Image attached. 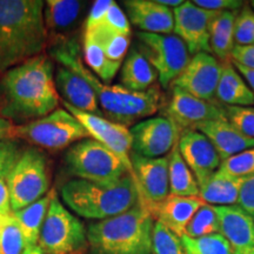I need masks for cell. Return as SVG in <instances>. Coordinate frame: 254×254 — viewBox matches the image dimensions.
Returning <instances> with one entry per match:
<instances>
[{
	"mask_svg": "<svg viewBox=\"0 0 254 254\" xmlns=\"http://www.w3.org/2000/svg\"><path fill=\"white\" fill-rule=\"evenodd\" d=\"M52 60L41 55L8 69L0 79V117L24 125L58 109Z\"/></svg>",
	"mask_w": 254,
	"mask_h": 254,
	"instance_id": "obj_1",
	"label": "cell"
},
{
	"mask_svg": "<svg viewBox=\"0 0 254 254\" xmlns=\"http://www.w3.org/2000/svg\"><path fill=\"white\" fill-rule=\"evenodd\" d=\"M51 55L60 66L77 73L90 85L97 95L103 116L111 122L126 127L131 126L160 109L161 92L157 86L144 92H134L122 85L101 82L84 64L80 49L74 39L57 40L53 43Z\"/></svg>",
	"mask_w": 254,
	"mask_h": 254,
	"instance_id": "obj_2",
	"label": "cell"
},
{
	"mask_svg": "<svg viewBox=\"0 0 254 254\" xmlns=\"http://www.w3.org/2000/svg\"><path fill=\"white\" fill-rule=\"evenodd\" d=\"M44 7L43 0H0V74L43 55Z\"/></svg>",
	"mask_w": 254,
	"mask_h": 254,
	"instance_id": "obj_3",
	"label": "cell"
},
{
	"mask_svg": "<svg viewBox=\"0 0 254 254\" xmlns=\"http://www.w3.org/2000/svg\"><path fill=\"white\" fill-rule=\"evenodd\" d=\"M154 219L140 202L87 227L88 254H153Z\"/></svg>",
	"mask_w": 254,
	"mask_h": 254,
	"instance_id": "obj_4",
	"label": "cell"
},
{
	"mask_svg": "<svg viewBox=\"0 0 254 254\" xmlns=\"http://www.w3.org/2000/svg\"><path fill=\"white\" fill-rule=\"evenodd\" d=\"M60 196L74 213L97 221L122 214L140 202L134 178L129 173L110 184L72 179L64 184Z\"/></svg>",
	"mask_w": 254,
	"mask_h": 254,
	"instance_id": "obj_5",
	"label": "cell"
},
{
	"mask_svg": "<svg viewBox=\"0 0 254 254\" xmlns=\"http://www.w3.org/2000/svg\"><path fill=\"white\" fill-rule=\"evenodd\" d=\"M38 245L45 254H88L85 225L63 205L56 192L51 200Z\"/></svg>",
	"mask_w": 254,
	"mask_h": 254,
	"instance_id": "obj_6",
	"label": "cell"
},
{
	"mask_svg": "<svg viewBox=\"0 0 254 254\" xmlns=\"http://www.w3.org/2000/svg\"><path fill=\"white\" fill-rule=\"evenodd\" d=\"M87 136L84 126L66 109H57L43 118L24 125H14L11 133V139H23L52 152L64 150Z\"/></svg>",
	"mask_w": 254,
	"mask_h": 254,
	"instance_id": "obj_7",
	"label": "cell"
},
{
	"mask_svg": "<svg viewBox=\"0 0 254 254\" xmlns=\"http://www.w3.org/2000/svg\"><path fill=\"white\" fill-rule=\"evenodd\" d=\"M65 163L74 179L93 183H116L129 173L118 155L92 138L73 144L66 152Z\"/></svg>",
	"mask_w": 254,
	"mask_h": 254,
	"instance_id": "obj_8",
	"label": "cell"
},
{
	"mask_svg": "<svg viewBox=\"0 0 254 254\" xmlns=\"http://www.w3.org/2000/svg\"><path fill=\"white\" fill-rule=\"evenodd\" d=\"M51 170L49 159L32 147L21 152L8 180L11 211L15 212L49 194Z\"/></svg>",
	"mask_w": 254,
	"mask_h": 254,
	"instance_id": "obj_9",
	"label": "cell"
},
{
	"mask_svg": "<svg viewBox=\"0 0 254 254\" xmlns=\"http://www.w3.org/2000/svg\"><path fill=\"white\" fill-rule=\"evenodd\" d=\"M138 49L158 73L159 82L168 87L189 65L190 53L176 34H153L138 32Z\"/></svg>",
	"mask_w": 254,
	"mask_h": 254,
	"instance_id": "obj_10",
	"label": "cell"
},
{
	"mask_svg": "<svg viewBox=\"0 0 254 254\" xmlns=\"http://www.w3.org/2000/svg\"><path fill=\"white\" fill-rule=\"evenodd\" d=\"M132 152L145 158L166 157L178 145L180 128L167 117H153L136 123L129 129Z\"/></svg>",
	"mask_w": 254,
	"mask_h": 254,
	"instance_id": "obj_11",
	"label": "cell"
},
{
	"mask_svg": "<svg viewBox=\"0 0 254 254\" xmlns=\"http://www.w3.org/2000/svg\"><path fill=\"white\" fill-rule=\"evenodd\" d=\"M131 163L140 204L150 212L170 195L168 157L145 158L132 152Z\"/></svg>",
	"mask_w": 254,
	"mask_h": 254,
	"instance_id": "obj_12",
	"label": "cell"
},
{
	"mask_svg": "<svg viewBox=\"0 0 254 254\" xmlns=\"http://www.w3.org/2000/svg\"><path fill=\"white\" fill-rule=\"evenodd\" d=\"M64 106L84 126V128L88 133V136H92L93 140L100 142L105 147L112 151L114 154L118 155L127 167L128 172L133 174L131 163L132 135L126 126L111 122L105 117L82 112V111L68 106L66 104H64Z\"/></svg>",
	"mask_w": 254,
	"mask_h": 254,
	"instance_id": "obj_13",
	"label": "cell"
},
{
	"mask_svg": "<svg viewBox=\"0 0 254 254\" xmlns=\"http://www.w3.org/2000/svg\"><path fill=\"white\" fill-rule=\"evenodd\" d=\"M222 63L209 53H198L172 82V87L206 101H214L220 80Z\"/></svg>",
	"mask_w": 254,
	"mask_h": 254,
	"instance_id": "obj_14",
	"label": "cell"
},
{
	"mask_svg": "<svg viewBox=\"0 0 254 254\" xmlns=\"http://www.w3.org/2000/svg\"><path fill=\"white\" fill-rule=\"evenodd\" d=\"M215 12L206 11L193 4V1H184L179 7L173 9L174 31L179 37L190 56L198 53H209V26Z\"/></svg>",
	"mask_w": 254,
	"mask_h": 254,
	"instance_id": "obj_15",
	"label": "cell"
},
{
	"mask_svg": "<svg viewBox=\"0 0 254 254\" xmlns=\"http://www.w3.org/2000/svg\"><path fill=\"white\" fill-rule=\"evenodd\" d=\"M172 97L165 112L180 129H195L200 124L211 120L226 119L224 106L214 101H206L193 97L179 88L172 87Z\"/></svg>",
	"mask_w": 254,
	"mask_h": 254,
	"instance_id": "obj_16",
	"label": "cell"
},
{
	"mask_svg": "<svg viewBox=\"0 0 254 254\" xmlns=\"http://www.w3.org/2000/svg\"><path fill=\"white\" fill-rule=\"evenodd\" d=\"M180 154L195 177L199 187L218 172L221 158L207 136L196 129L185 131L178 141Z\"/></svg>",
	"mask_w": 254,
	"mask_h": 254,
	"instance_id": "obj_17",
	"label": "cell"
},
{
	"mask_svg": "<svg viewBox=\"0 0 254 254\" xmlns=\"http://www.w3.org/2000/svg\"><path fill=\"white\" fill-rule=\"evenodd\" d=\"M123 4L129 23L140 32L153 34L173 33V9L159 4L158 0H126Z\"/></svg>",
	"mask_w": 254,
	"mask_h": 254,
	"instance_id": "obj_18",
	"label": "cell"
},
{
	"mask_svg": "<svg viewBox=\"0 0 254 254\" xmlns=\"http://www.w3.org/2000/svg\"><path fill=\"white\" fill-rule=\"evenodd\" d=\"M55 80L57 91L59 97L63 98L64 104L82 112L104 117L94 91L80 75L59 65Z\"/></svg>",
	"mask_w": 254,
	"mask_h": 254,
	"instance_id": "obj_19",
	"label": "cell"
},
{
	"mask_svg": "<svg viewBox=\"0 0 254 254\" xmlns=\"http://www.w3.org/2000/svg\"><path fill=\"white\" fill-rule=\"evenodd\" d=\"M219 218V233L234 250L254 247V217L240 206H215Z\"/></svg>",
	"mask_w": 254,
	"mask_h": 254,
	"instance_id": "obj_20",
	"label": "cell"
},
{
	"mask_svg": "<svg viewBox=\"0 0 254 254\" xmlns=\"http://www.w3.org/2000/svg\"><path fill=\"white\" fill-rule=\"evenodd\" d=\"M204 202L199 196L168 195L166 199L150 209V213L157 222L163 224L179 238L185 234V228L198 208Z\"/></svg>",
	"mask_w": 254,
	"mask_h": 254,
	"instance_id": "obj_21",
	"label": "cell"
},
{
	"mask_svg": "<svg viewBox=\"0 0 254 254\" xmlns=\"http://www.w3.org/2000/svg\"><path fill=\"white\" fill-rule=\"evenodd\" d=\"M195 129L201 132L211 140L214 147L217 148L222 161L254 147L253 139L247 138L246 135L238 131L227 119L202 123L196 126Z\"/></svg>",
	"mask_w": 254,
	"mask_h": 254,
	"instance_id": "obj_22",
	"label": "cell"
},
{
	"mask_svg": "<svg viewBox=\"0 0 254 254\" xmlns=\"http://www.w3.org/2000/svg\"><path fill=\"white\" fill-rule=\"evenodd\" d=\"M215 98L225 106H254V92L232 62L222 63Z\"/></svg>",
	"mask_w": 254,
	"mask_h": 254,
	"instance_id": "obj_23",
	"label": "cell"
},
{
	"mask_svg": "<svg viewBox=\"0 0 254 254\" xmlns=\"http://www.w3.org/2000/svg\"><path fill=\"white\" fill-rule=\"evenodd\" d=\"M157 80V71L140 51L136 47L128 51L122 67L120 85L127 90L144 92L153 87Z\"/></svg>",
	"mask_w": 254,
	"mask_h": 254,
	"instance_id": "obj_24",
	"label": "cell"
},
{
	"mask_svg": "<svg viewBox=\"0 0 254 254\" xmlns=\"http://www.w3.org/2000/svg\"><path fill=\"white\" fill-rule=\"evenodd\" d=\"M245 179L217 172L199 187V198L212 206H231L238 204L241 186Z\"/></svg>",
	"mask_w": 254,
	"mask_h": 254,
	"instance_id": "obj_25",
	"label": "cell"
},
{
	"mask_svg": "<svg viewBox=\"0 0 254 254\" xmlns=\"http://www.w3.org/2000/svg\"><path fill=\"white\" fill-rule=\"evenodd\" d=\"M85 2L78 0H47L44 7V21L47 32L63 34L75 26Z\"/></svg>",
	"mask_w": 254,
	"mask_h": 254,
	"instance_id": "obj_26",
	"label": "cell"
},
{
	"mask_svg": "<svg viewBox=\"0 0 254 254\" xmlns=\"http://www.w3.org/2000/svg\"><path fill=\"white\" fill-rule=\"evenodd\" d=\"M238 12H215L209 26L211 52L222 63L231 62L234 43V23Z\"/></svg>",
	"mask_w": 254,
	"mask_h": 254,
	"instance_id": "obj_27",
	"label": "cell"
},
{
	"mask_svg": "<svg viewBox=\"0 0 254 254\" xmlns=\"http://www.w3.org/2000/svg\"><path fill=\"white\" fill-rule=\"evenodd\" d=\"M53 194H55V190H51L49 194L33 204L19 209V211L12 212L17 219L21 232H23L25 246L37 245L39 241L41 228L45 221Z\"/></svg>",
	"mask_w": 254,
	"mask_h": 254,
	"instance_id": "obj_28",
	"label": "cell"
},
{
	"mask_svg": "<svg viewBox=\"0 0 254 254\" xmlns=\"http://www.w3.org/2000/svg\"><path fill=\"white\" fill-rule=\"evenodd\" d=\"M168 178L171 195L199 196L198 182L180 154L178 145L168 155Z\"/></svg>",
	"mask_w": 254,
	"mask_h": 254,
	"instance_id": "obj_29",
	"label": "cell"
},
{
	"mask_svg": "<svg viewBox=\"0 0 254 254\" xmlns=\"http://www.w3.org/2000/svg\"><path fill=\"white\" fill-rule=\"evenodd\" d=\"M82 51H84L82 53H84L85 64L87 67L93 72L95 77L103 80L104 84L110 85V82L122 67V64L111 62L105 56L99 44L86 32H84V36H82Z\"/></svg>",
	"mask_w": 254,
	"mask_h": 254,
	"instance_id": "obj_30",
	"label": "cell"
},
{
	"mask_svg": "<svg viewBox=\"0 0 254 254\" xmlns=\"http://www.w3.org/2000/svg\"><path fill=\"white\" fill-rule=\"evenodd\" d=\"M20 154L21 150L14 139H7L0 142V214H8L12 212L8 180L12 168Z\"/></svg>",
	"mask_w": 254,
	"mask_h": 254,
	"instance_id": "obj_31",
	"label": "cell"
},
{
	"mask_svg": "<svg viewBox=\"0 0 254 254\" xmlns=\"http://www.w3.org/2000/svg\"><path fill=\"white\" fill-rule=\"evenodd\" d=\"M90 33L95 41L103 49L105 56L111 62L122 64L125 60L129 49V36L117 33L111 30H107L104 26H98L91 31H84Z\"/></svg>",
	"mask_w": 254,
	"mask_h": 254,
	"instance_id": "obj_32",
	"label": "cell"
},
{
	"mask_svg": "<svg viewBox=\"0 0 254 254\" xmlns=\"http://www.w3.org/2000/svg\"><path fill=\"white\" fill-rule=\"evenodd\" d=\"M186 254H233L234 249L220 233L201 238H180Z\"/></svg>",
	"mask_w": 254,
	"mask_h": 254,
	"instance_id": "obj_33",
	"label": "cell"
},
{
	"mask_svg": "<svg viewBox=\"0 0 254 254\" xmlns=\"http://www.w3.org/2000/svg\"><path fill=\"white\" fill-rule=\"evenodd\" d=\"M24 249L23 232L13 213L0 214V254H21Z\"/></svg>",
	"mask_w": 254,
	"mask_h": 254,
	"instance_id": "obj_34",
	"label": "cell"
},
{
	"mask_svg": "<svg viewBox=\"0 0 254 254\" xmlns=\"http://www.w3.org/2000/svg\"><path fill=\"white\" fill-rule=\"evenodd\" d=\"M215 233H219V218L215 206L204 202L187 224L184 236L201 238Z\"/></svg>",
	"mask_w": 254,
	"mask_h": 254,
	"instance_id": "obj_35",
	"label": "cell"
},
{
	"mask_svg": "<svg viewBox=\"0 0 254 254\" xmlns=\"http://www.w3.org/2000/svg\"><path fill=\"white\" fill-rule=\"evenodd\" d=\"M218 172L230 177L247 179L254 176V147L221 161Z\"/></svg>",
	"mask_w": 254,
	"mask_h": 254,
	"instance_id": "obj_36",
	"label": "cell"
},
{
	"mask_svg": "<svg viewBox=\"0 0 254 254\" xmlns=\"http://www.w3.org/2000/svg\"><path fill=\"white\" fill-rule=\"evenodd\" d=\"M153 254H186L180 238L160 222H154L152 238Z\"/></svg>",
	"mask_w": 254,
	"mask_h": 254,
	"instance_id": "obj_37",
	"label": "cell"
},
{
	"mask_svg": "<svg viewBox=\"0 0 254 254\" xmlns=\"http://www.w3.org/2000/svg\"><path fill=\"white\" fill-rule=\"evenodd\" d=\"M234 43L236 46L254 45V9L249 5H244L237 13Z\"/></svg>",
	"mask_w": 254,
	"mask_h": 254,
	"instance_id": "obj_38",
	"label": "cell"
},
{
	"mask_svg": "<svg viewBox=\"0 0 254 254\" xmlns=\"http://www.w3.org/2000/svg\"><path fill=\"white\" fill-rule=\"evenodd\" d=\"M222 106L228 122L244 135L254 140V106Z\"/></svg>",
	"mask_w": 254,
	"mask_h": 254,
	"instance_id": "obj_39",
	"label": "cell"
},
{
	"mask_svg": "<svg viewBox=\"0 0 254 254\" xmlns=\"http://www.w3.org/2000/svg\"><path fill=\"white\" fill-rule=\"evenodd\" d=\"M99 26H104L107 30L131 37V26H129L128 18L116 1H113L112 5L110 6L109 11L106 12Z\"/></svg>",
	"mask_w": 254,
	"mask_h": 254,
	"instance_id": "obj_40",
	"label": "cell"
},
{
	"mask_svg": "<svg viewBox=\"0 0 254 254\" xmlns=\"http://www.w3.org/2000/svg\"><path fill=\"white\" fill-rule=\"evenodd\" d=\"M193 4L211 12H237L245 5L241 0H194Z\"/></svg>",
	"mask_w": 254,
	"mask_h": 254,
	"instance_id": "obj_41",
	"label": "cell"
},
{
	"mask_svg": "<svg viewBox=\"0 0 254 254\" xmlns=\"http://www.w3.org/2000/svg\"><path fill=\"white\" fill-rule=\"evenodd\" d=\"M112 2V0H97L93 2L86 20H85V31H91L99 26Z\"/></svg>",
	"mask_w": 254,
	"mask_h": 254,
	"instance_id": "obj_42",
	"label": "cell"
},
{
	"mask_svg": "<svg viewBox=\"0 0 254 254\" xmlns=\"http://www.w3.org/2000/svg\"><path fill=\"white\" fill-rule=\"evenodd\" d=\"M238 206L254 217V176L245 179L241 186Z\"/></svg>",
	"mask_w": 254,
	"mask_h": 254,
	"instance_id": "obj_43",
	"label": "cell"
},
{
	"mask_svg": "<svg viewBox=\"0 0 254 254\" xmlns=\"http://www.w3.org/2000/svg\"><path fill=\"white\" fill-rule=\"evenodd\" d=\"M231 62L244 67L254 69V45L234 46L231 55Z\"/></svg>",
	"mask_w": 254,
	"mask_h": 254,
	"instance_id": "obj_44",
	"label": "cell"
},
{
	"mask_svg": "<svg viewBox=\"0 0 254 254\" xmlns=\"http://www.w3.org/2000/svg\"><path fill=\"white\" fill-rule=\"evenodd\" d=\"M14 124L9 120L0 117V142L11 139V133L13 129Z\"/></svg>",
	"mask_w": 254,
	"mask_h": 254,
	"instance_id": "obj_45",
	"label": "cell"
},
{
	"mask_svg": "<svg viewBox=\"0 0 254 254\" xmlns=\"http://www.w3.org/2000/svg\"><path fill=\"white\" fill-rule=\"evenodd\" d=\"M233 65H234V67L238 69V72L243 75V78L245 79V81L249 84L251 90L254 92V69L244 67V66L237 65V64H233Z\"/></svg>",
	"mask_w": 254,
	"mask_h": 254,
	"instance_id": "obj_46",
	"label": "cell"
},
{
	"mask_svg": "<svg viewBox=\"0 0 254 254\" xmlns=\"http://www.w3.org/2000/svg\"><path fill=\"white\" fill-rule=\"evenodd\" d=\"M158 2L159 4L166 6V7H168V8L174 9V8L179 7V6L182 5L184 1L183 0H158Z\"/></svg>",
	"mask_w": 254,
	"mask_h": 254,
	"instance_id": "obj_47",
	"label": "cell"
},
{
	"mask_svg": "<svg viewBox=\"0 0 254 254\" xmlns=\"http://www.w3.org/2000/svg\"><path fill=\"white\" fill-rule=\"evenodd\" d=\"M21 254H45L44 251L41 250V247L38 245H30V246H25V249Z\"/></svg>",
	"mask_w": 254,
	"mask_h": 254,
	"instance_id": "obj_48",
	"label": "cell"
},
{
	"mask_svg": "<svg viewBox=\"0 0 254 254\" xmlns=\"http://www.w3.org/2000/svg\"><path fill=\"white\" fill-rule=\"evenodd\" d=\"M233 254H254V247H251V249H244V250H234Z\"/></svg>",
	"mask_w": 254,
	"mask_h": 254,
	"instance_id": "obj_49",
	"label": "cell"
},
{
	"mask_svg": "<svg viewBox=\"0 0 254 254\" xmlns=\"http://www.w3.org/2000/svg\"><path fill=\"white\" fill-rule=\"evenodd\" d=\"M250 5H251V7H252V8L254 9V0H253V1L250 2Z\"/></svg>",
	"mask_w": 254,
	"mask_h": 254,
	"instance_id": "obj_50",
	"label": "cell"
}]
</instances>
